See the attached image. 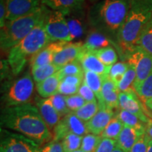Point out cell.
<instances>
[{
    "label": "cell",
    "instance_id": "obj_1",
    "mask_svg": "<svg viewBox=\"0 0 152 152\" xmlns=\"http://www.w3.org/2000/svg\"><path fill=\"white\" fill-rule=\"evenodd\" d=\"M0 121L1 128L20 133L39 145H44L54 139L37 106L30 103L3 108Z\"/></svg>",
    "mask_w": 152,
    "mask_h": 152
},
{
    "label": "cell",
    "instance_id": "obj_2",
    "mask_svg": "<svg viewBox=\"0 0 152 152\" xmlns=\"http://www.w3.org/2000/svg\"><path fill=\"white\" fill-rule=\"evenodd\" d=\"M130 0H101L90 7L89 23L117 44L119 30L128 16Z\"/></svg>",
    "mask_w": 152,
    "mask_h": 152
},
{
    "label": "cell",
    "instance_id": "obj_3",
    "mask_svg": "<svg viewBox=\"0 0 152 152\" xmlns=\"http://www.w3.org/2000/svg\"><path fill=\"white\" fill-rule=\"evenodd\" d=\"M151 17L152 0H130L128 16L117 37V45L128 56L137 48L139 37Z\"/></svg>",
    "mask_w": 152,
    "mask_h": 152
},
{
    "label": "cell",
    "instance_id": "obj_4",
    "mask_svg": "<svg viewBox=\"0 0 152 152\" xmlns=\"http://www.w3.org/2000/svg\"><path fill=\"white\" fill-rule=\"evenodd\" d=\"M44 18L29 35L9 51L8 63L14 75H18L28 61H30L37 52L52 42L44 27Z\"/></svg>",
    "mask_w": 152,
    "mask_h": 152
},
{
    "label": "cell",
    "instance_id": "obj_5",
    "mask_svg": "<svg viewBox=\"0 0 152 152\" xmlns=\"http://www.w3.org/2000/svg\"><path fill=\"white\" fill-rule=\"evenodd\" d=\"M47 7L42 4L35 12L13 20H7L1 28L0 46L2 50H10L20 42L42 21Z\"/></svg>",
    "mask_w": 152,
    "mask_h": 152
},
{
    "label": "cell",
    "instance_id": "obj_6",
    "mask_svg": "<svg viewBox=\"0 0 152 152\" xmlns=\"http://www.w3.org/2000/svg\"><path fill=\"white\" fill-rule=\"evenodd\" d=\"M29 73L7 83L1 92L4 108L28 104L34 92V82Z\"/></svg>",
    "mask_w": 152,
    "mask_h": 152
},
{
    "label": "cell",
    "instance_id": "obj_7",
    "mask_svg": "<svg viewBox=\"0 0 152 152\" xmlns=\"http://www.w3.org/2000/svg\"><path fill=\"white\" fill-rule=\"evenodd\" d=\"M44 27L52 42H69L73 39L70 33L66 16L60 11H53L47 8L44 18Z\"/></svg>",
    "mask_w": 152,
    "mask_h": 152
},
{
    "label": "cell",
    "instance_id": "obj_8",
    "mask_svg": "<svg viewBox=\"0 0 152 152\" xmlns=\"http://www.w3.org/2000/svg\"><path fill=\"white\" fill-rule=\"evenodd\" d=\"M0 132V152H40L39 144L20 133L4 128Z\"/></svg>",
    "mask_w": 152,
    "mask_h": 152
},
{
    "label": "cell",
    "instance_id": "obj_9",
    "mask_svg": "<svg viewBox=\"0 0 152 152\" xmlns=\"http://www.w3.org/2000/svg\"><path fill=\"white\" fill-rule=\"evenodd\" d=\"M89 133L86 123L82 121L73 112H71L63 117L59 123L54 128V139L55 141L61 140L69 134L84 136Z\"/></svg>",
    "mask_w": 152,
    "mask_h": 152
},
{
    "label": "cell",
    "instance_id": "obj_10",
    "mask_svg": "<svg viewBox=\"0 0 152 152\" xmlns=\"http://www.w3.org/2000/svg\"><path fill=\"white\" fill-rule=\"evenodd\" d=\"M128 62L136 70V78L133 85L134 90L152 73V55L137 47L128 56Z\"/></svg>",
    "mask_w": 152,
    "mask_h": 152
},
{
    "label": "cell",
    "instance_id": "obj_11",
    "mask_svg": "<svg viewBox=\"0 0 152 152\" xmlns=\"http://www.w3.org/2000/svg\"><path fill=\"white\" fill-rule=\"evenodd\" d=\"M7 20H13L35 12L42 7V0H4Z\"/></svg>",
    "mask_w": 152,
    "mask_h": 152
},
{
    "label": "cell",
    "instance_id": "obj_12",
    "mask_svg": "<svg viewBox=\"0 0 152 152\" xmlns=\"http://www.w3.org/2000/svg\"><path fill=\"white\" fill-rule=\"evenodd\" d=\"M119 107L121 109L125 110L135 115L144 123L147 124L151 120L146 115L143 104L141 101L139 99L138 95L137 94L134 89L126 92H120Z\"/></svg>",
    "mask_w": 152,
    "mask_h": 152
},
{
    "label": "cell",
    "instance_id": "obj_13",
    "mask_svg": "<svg viewBox=\"0 0 152 152\" xmlns=\"http://www.w3.org/2000/svg\"><path fill=\"white\" fill-rule=\"evenodd\" d=\"M120 92L116 83L109 76H106L103 80L100 99L97 100L99 109L106 108L113 111L118 108Z\"/></svg>",
    "mask_w": 152,
    "mask_h": 152
},
{
    "label": "cell",
    "instance_id": "obj_14",
    "mask_svg": "<svg viewBox=\"0 0 152 152\" xmlns=\"http://www.w3.org/2000/svg\"><path fill=\"white\" fill-rule=\"evenodd\" d=\"M42 4L51 10L60 11L65 16L84 14L85 0H42Z\"/></svg>",
    "mask_w": 152,
    "mask_h": 152
},
{
    "label": "cell",
    "instance_id": "obj_15",
    "mask_svg": "<svg viewBox=\"0 0 152 152\" xmlns=\"http://www.w3.org/2000/svg\"><path fill=\"white\" fill-rule=\"evenodd\" d=\"M77 61L80 63L84 71H92L102 76L109 75L110 67L106 66L95 54L94 51L84 49L77 58Z\"/></svg>",
    "mask_w": 152,
    "mask_h": 152
},
{
    "label": "cell",
    "instance_id": "obj_16",
    "mask_svg": "<svg viewBox=\"0 0 152 152\" xmlns=\"http://www.w3.org/2000/svg\"><path fill=\"white\" fill-rule=\"evenodd\" d=\"M83 49L84 45L80 42H66L59 52L54 55L53 64L62 68L68 63L77 60Z\"/></svg>",
    "mask_w": 152,
    "mask_h": 152
},
{
    "label": "cell",
    "instance_id": "obj_17",
    "mask_svg": "<svg viewBox=\"0 0 152 152\" xmlns=\"http://www.w3.org/2000/svg\"><path fill=\"white\" fill-rule=\"evenodd\" d=\"M67 42H53L37 52L30 60L31 68L52 64L54 55L59 52Z\"/></svg>",
    "mask_w": 152,
    "mask_h": 152
},
{
    "label": "cell",
    "instance_id": "obj_18",
    "mask_svg": "<svg viewBox=\"0 0 152 152\" xmlns=\"http://www.w3.org/2000/svg\"><path fill=\"white\" fill-rule=\"evenodd\" d=\"M114 117L113 110L102 108L95 114L92 118L86 123L89 132L96 135H101L111 119Z\"/></svg>",
    "mask_w": 152,
    "mask_h": 152
},
{
    "label": "cell",
    "instance_id": "obj_19",
    "mask_svg": "<svg viewBox=\"0 0 152 152\" xmlns=\"http://www.w3.org/2000/svg\"><path fill=\"white\" fill-rule=\"evenodd\" d=\"M36 105L47 126L49 128H54L59 123L61 116L54 107L49 98L39 99Z\"/></svg>",
    "mask_w": 152,
    "mask_h": 152
},
{
    "label": "cell",
    "instance_id": "obj_20",
    "mask_svg": "<svg viewBox=\"0 0 152 152\" xmlns=\"http://www.w3.org/2000/svg\"><path fill=\"white\" fill-rule=\"evenodd\" d=\"M145 134L146 133L140 132L131 127L124 125L116 140L117 147L125 152H130L139 139Z\"/></svg>",
    "mask_w": 152,
    "mask_h": 152
},
{
    "label": "cell",
    "instance_id": "obj_21",
    "mask_svg": "<svg viewBox=\"0 0 152 152\" xmlns=\"http://www.w3.org/2000/svg\"><path fill=\"white\" fill-rule=\"evenodd\" d=\"M62 80L59 71L37 83V91L42 98H49L58 93V87Z\"/></svg>",
    "mask_w": 152,
    "mask_h": 152
},
{
    "label": "cell",
    "instance_id": "obj_22",
    "mask_svg": "<svg viewBox=\"0 0 152 152\" xmlns=\"http://www.w3.org/2000/svg\"><path fill=\"white\" fill-rule=\"evenodd\" d=\"M112 43H113V41L105 34L93 29L88 33L83 45L85 48L88 50L96 51L104 47L111 46Z\"/></svg>",
    "mask_w": 152,
    "mask_h": 152
},
{
    "label": "cell",
    "instance_id": "obj_23",
    "mask_svg": "<svg viewBox=\"0 0 152 152\" xmlns=\"http://www.w3.org/2000/svg\"><path fill=\"white\" fill-rule=\"evenodd\" d=\"M83 14H75L66 16V18L73 39L83 37L86 32V26Z\"/></svg>",
    "mask_w": 152,
    "mask_h": 152
},
{
    "label": "cell",
    "instance_id": "obj_24",
    "mask_svg": "<svg viewBox=\"0 0 152 152\" xmlns=\"http://www.w3.org/2000/svg\"><path fill=\"white\" fill-rule=\"evenodd\" d=\"M116 117L123 123L124 125H127V126L136 129L137 130L141 132L146 133L147 126H145L144 123L142 122L141 120L134 114L125 111V110L120 109L118 113H117Z\"/></svg>",
    "mask_w": 152,
    "mask_h": 152
},
{
    "label": "cell",
    "instance_id": "obj_25",
    "mask_svg": "<svg viewBox=\"0 0 152 152\" xmlns=\"http://www.w3.org/2000/svg\"><path fill=\"white\" fill-rule=\"evenodd\" d=\"M61 68L56 66V64H53V63L50 64H47V65L32 68V77L36 83H40L44 80L48 78L49 77L59 71Z\"/></svg>",
    "mask_w": 152,
    "mask_h": 152
},
{
    "label": "cell",
    "instance_id": "obj_26",
    "mask_svg": "<svg viewBox=\"0 0 152 152\" xmlns=\"http://www.w3.org/2000/svg\"><path fill=\"white\" fill-rule=\"evenodd\" d=\"M137 47L152 55V17L142 30Z\"/></svg>",
    "mask_w": 152,
    "mask_h": 152
},
{
    "label": "cell",
    "instance_id": "obj_27",
    "mask_svg": "<svg viewBox=\"0 0 152 152\" xmlns=\"http://www.w3.org/2000/svg\"><path fill=\"white\" fill-rule=\"evenodd\" d=\"M106 76H102L92 71H84V81L92 89L96 96V99H100L101 91L104 78Z\"/></svg>",
    "mask_w": 152,
    "mask_h": 152
},
{
    "label": "cell",
    "instance_id": "obj_28",
    "mask_svg": "<svg viewBox=\"0 0 152 152\" xmlns=\"http://www.w3.org/2000/svg\"><path fill=\"white\" fill-rule=\"evenodd\" d=\"M95 54L98 57L99 59L102 61L106 66L110 67L114 64L118 62V54L114 47L109 46L100 49L99 50L94 51Z\"/></svg>",
    "mask_w": 152,
    "mask_h": 152
},
{
    "label": "cell",
    "instance_id": "obj_29",
    "mask_svg": "<svg viewBox=\"0 0 152 152\" xmlns=\"http://www.w3.org/2000/svg\"><path fill=\"white\" fill-rule=\"evenodd\" d=\"M99 110V106L97 101H94V102H86L80 109L73 113L82 121L87 123L94 116Z\"/></svg>",
    "mask_w": 152,
    "mask_h": 152
},
{
    "label": "cell",
    "instance_id": "obj_30",
    "mask_svg": "<svg viewBox=\"0 0 152 152\" xmlns=\"http://www.w3.org/2000/svg\"><path fill=\"white\" fill-rule=\"evenodd\" d=\"M123 127V123L116 116H114L104 129L101 136L103 138H109L116 140Z\"/></svg>",
    "mask_w": 152,
    "mask_h": 152
},
{
    "label": "cell",
    "instance_id": "obj_31",
    "mask_svg": "<svg viewBox=\"0 0 152 152\" xmlns=\"http://www.w3.org/2000/svg\"><path fill=\"white\" fill-rule=\"evenodd\" d=\"M129 68L126 73L123 75V78L118 84V87L121 92H126V91L134 89L133 85L136 78V70L134 66L129 64Z\"/></svg>",
    "mask_w": 152,
    "mask_h": 152
},
{
    "label": "cell",
    "instance_id": "obj_32",
    "mask_svg": "<svg viewBox=\"0 0 152 152\" xmlns=\"http://www.w3.org/2000/svg\"><path fill=\"white\" fill-rule=\"evenodd\" d=\"M102 136L87 133L83 137L80 149L85 152H95L102 140Z\"/></svg>",
    "mask_w": 152,
    "mask_h": 152
},
{
    "label": "cell",
    "instance_id": "obj_33",
    "mask_svg": "<svg viewBox=\"0 0 152 152\" xmlns=\"http://www.w3.org/2000/svg\"><path fill=\"white\" fill-rule=\"evenodd\" d=\"M134 91L144 103L152 99V73L138 87L134 88Z\"/></svg>",
    "mask_w": 152,
    "mask_h": 152
},
{
    "label": "cell",
    "instance_id": "obj_34",
    "mask_svg": "<svg viewBox=\"0 0 152 152\" xmlns=\"http://www.w3.org/2000/svg\"><path fill=\"white\" fill-rule=\"evenodd\" d=\"M129 65L130 64L128 61L116 62L110 67L108 76L118 85L121 80V79L123 78L125 73H126L127 70L128 69Z\"/></svg>",
    "mask_w": 152,
    "mask_h": 152
},
{
    "label": "cell",
    "instance_id": "obj_35",
    "mask_svg": "<svg viewBox=\"0 0 152 152\" xmlns=\"http://www.w3.org/2000/svg\"><path fill=\"white\" fill-rule=\"evenodd\" d=\"M49 99L61 117L66 116L71 112L68 108L67 103H66V96L65 95L57 93L56 94L49 97Z\"/></svg>",
    "mask_w": 152,
    "mask_h": 152
},
{
    "label": "cell",
    "instance_id": "obj_36",
    "mask_svg": "<svg viewBox=\"0 0 152 152\" xmlns=\"http://www.w3.org/2000/svg\"><path fill=\"white\" fill-rule=\"evenodd\" d=\"M83 136L75 134H69L61 140V143L65 152H71L80 149Z\"/></svg>",
    "mask_w": 152,
    "mask_h": 152
},
{
    "label": "cell",
    "instance_id": "obj_37",
    "mask_svg": "<svg viewBox=\"0 0 152 152\" xmlns=\"http://www.w3.org/2000/svg\"><path fill=\"white\" fill-rule=\"evenodd\" d=\"M59 73L62 78H64L66 76L84 75V69L80 63L76 60L63 66L60 69Z\"/></svg>",
    "mask_w": 152,
    "mask_h": 152
},
{
    "label": "cell",
    "instance_id": "obj_38",
    "mask_svg": "<svg viewBox=\"0 0 152 152\" xmlns=\"http://www.w3.org/2000/svg\"><path fill=\"white\" fill-rule=\"evenodd\" d=\"M66 103L68 108L71 112H75L78 110L86 103V101L79 94H75L70 96H66Z\"/></svg>",
    "mask_w": 152,
    "mask_h": 152
},
{
    "label": "cell",
    "instance_id": "obj_39",
    "mask_svg": "<svg viewBox=\"0 0 152 152\" xmlns=\"http://www.w3.org/2000/svg\"><path fill=\"white\" fill-rule=\"evenodd\" d=\"M116 147V140L102 137L95 152H112Z\"/></svg>",
    "mask_w": 152,
    "mask_h": 152
},
{
    "label": "cell",
    "instance_id": "obj_40",
    "mask_svg": "<svg viewBox=\"0 0 152 152\" xmlns=\"http://www.w3.org/2000/svg\"><path fill=\"white\" fill-rule=\"evenodd\" d=\"M77 94L80 95L86 101V102L96 101V95H95L94 92H93L92 89L85 83L84 80H83V83H82L81 86L80 87Z\"/></svg>",
    "mask_w": 152,
    "mask_h": 152
},
{
    "label": "cell",
    "instance_id": "obj_41",
    "mask_svg": "<svg viewBox=\"0 0 152 152\" xmlns=\"http://www.w3.org/2000/svg\"><path fill=\"white\" fill-rule=\"evenodd\" d=\"M40 152H65L61 142L52 140L40 148Z\"/></svg>",
    "mask_w": 152,
    "mask_h": 152
},
{
    "label": "cell",
    "instance_id": "obj_42",
    "mask_svg": "<svg viewBox=\"0 0 152 152\" xmlns=\"http://www.w3.org/2000/svg\"><path fill=\"white\" fill-rule=\"evenodd\" d=\"M149 140V137L147 134H144L134 144L130 152H147L148 142Z\"/></svg>",
    "mask_w": 152,
    "mask_h": 152
},
{
    "label": "cell",
    "instance_id": "obj_43",
    "mask_svg": "<svg viewBox=\"0 0 152 152\" xmlns=\"http://www.w3.org/2000/svg\"><path fill=\"white\" fill-rule=\"evenodd\" d=\"M7 7L4 0H0V27H4L7 23Z\"/></svg>",
    "mask_w": 152,
    "mask_h": 152
},
{
    "label": "cell",
    "instance_id": "obj_44",
    "mask_svg": "<svg viewBox=\"0 0 152 152\" xmlns=\"http://www.w3.org/2000/svg\"><path fill=\"white\" fill-rule=\"evenodd\" d=\"M146 134L149 137L150 140H152V120H150L149 122L147 124Z\"/></svg>",
    "mask_w": 152,
    "mask_h": 152
},
{
    "label": "cell",
    "instance_id": "obj_45",
    "mask_svg": "<svg viewBox=\"0 0 152 152\" xmlns=\"http://www.w3.org/2000/svg\"><path fill=\"white\" fill-rule=\"evenodd\" d=\"M145 104H146V106L149 108V109H150L152 111V99L147 101V102H145Z\"/></svg>",
    "mask_w": 152,
    "mask_h": 152
},
{
    "label": "cell",
    "instance_id": "obj_46",
    "mask_svg": "<svg viewBox=\"0 0 152 152\" xmlns=\"http://www.w3.org/2000/svg\"><path fill=\"white\" fill-rule=\"evenodd\" d=\"M147 152H152V140H149L148 142V149Z\"/></svg>",
    "mask_w": 152,
    "mask_h": 152
},
{
    "label": "cell",
    "instance_id": "obj_47",
    "mask_svg": "<svg viewBox=\"0 0 152 152\" xmlns=\"http://www.w3.org/2000/svg\"><path fill=\"white\" fill-rule=\"evenodd\" d=\"M112 152H125V151H123V149H121V148H119L118 147H116L115 148V149H114Z\"/></svg>",
    "mask_w": 152,
    "mask_h": 152
},
{
    "label": "cell",
    "instance_id": "obj_48",
    "mask_svg": "<svg viewBox=\"0 0 152 152\" xmlns=\"http://www.w3.org/2000/svg\"><path fill=\"white\" fill-rule=\"evenodd\" d=\"M71 152H85V151H83V150H81V149H77V150H75V151H73Z\"/></svg>",
    "mask_w": 152,
    "mask_h": 152
},
{
    "label": "cell",
    "instance_id": "obj_49",
    "mask_svg": "<svg viewBox=\"0 0 152 152\" xmlns=\"http://www.w3.org/2000/svg\"><path fill=\"white\" fill-rule=\"evenodd\" d=\"M92 1H94V0H92Z\"/></svg>",
    "mask_w": 152,
    "mask_h": 152
}]
</instances>
